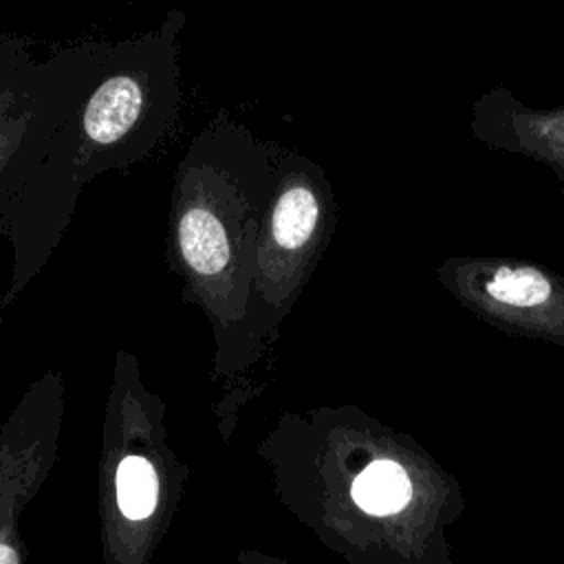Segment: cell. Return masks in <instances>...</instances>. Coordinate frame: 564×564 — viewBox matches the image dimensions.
Here are the masks:
<instances>
[{
    "mask_svg": "<svg viewBox=\"0 0 564 564\" xmlns=\"http://www.w3.org/2000/svg\"><path fill=\"white\" fill-rule=\"evenodd\" d=\"M4 145H7V130H4L2 115H0V159H2V154H4Z\"/></svg>",
    "mask_w": 564,
    "mask_h": 564,
    "instance_id": "cell-9",
    "label": "cell"
},
{
    "mask_svg": "<svg viewBox=\"0 0 564 564\" xmlns=\"http://www.w3.org/2000/svg\"><path fill=\"white\" fill-rule=\"evenodd\" d=\"M64 386L40 377L0 430V564H24L20 516L44 485L62 434Z\"/></svg>",
    "mask_w": 564,
    "mask_h": 564,
    "instance_id": "cell-5",
    "label": "cell"
},
{
    "mask_svg": "<svg viewBox=\"0 0 564 564\" xmlns=\"http://www.w3.org/2000/svg\"><path fill=\"white\" fill-rule=\"evenodd\" d=\"M238 564H289L282 557L275 555H264L260 551H240L238 553Z\"/></svg>",
    "mask_w": 564,
    "mask_h": 564,
    "instance_id": "cell-8",
    "label": "cell"
},
{
    "mask_svg": "<svg viewBox=\"0 0 564 564\" xmlns=\"http://www.w3.org/2000/svg\"><path fill=\"white\" fill-rule=\"evenodd\" d=\"M163 401L119 350L99 458V527L106 564H152L181 500L187 467L167 443Z\"/></svg>",
    "mask_w": 564,
    "mask_h": 564,
    "instance_id": "cell-2",
    "label": "cell"
},
{
    "mask_svg": "<svg viewBox=\"0 0 564 564\" xmlns=\"http://www.w3.org/2000/svg\"><path fill=\"white\" fill-rule=\"evenodd\" d=\"M471 132L491 150L544 163L564 192V104L527 106L509 88L496 86L474 101Z\"/></svg>",
    "mask_w": 564,
    "mask_h": 564,
    "instance_id": "cell-6",
    "label": "cell"
},
{
    "mask_svg": "<svg viewBox=\"0 0 564 564\" xmlns=\"http://www.w3.org/2000/svg\"><path fill=\"white\" fill-rule=\"evenodd\" d=\"M436 280L467 311L507 335L564 346V278L500 256H449Z\"/></svg>",
    "mask_w": 564,
    "mask_h": 564,
    "instance_id": "cell-4",
    "label": "cell"
},
{
    "mask_svg": "<svg viewBox=\"0 0 564 564\" xmlns=\"http://www.w3.org/2000/svg\"><path fill=\"white\" fill-rule=\"evenodd\" d=\"M143 108V93L134 77L115 75L90 97L84 130L95 143H115L130 132Z\"/></svg>",
    "mask_w": 564,
    "mask_h": 564,
    "instance_id": "cell-7",
    "label": "cell"
},
{
    "mask_svg": "<svg viewBox=\"0 0 564 564\" xmlns=\"http://www.w3.org/2000/svg\"><path fill=\"white\" fill-rule=\"evenodd\" d=\"M300 434L295 511L322 542L352 564H454L463 489L410 434L359 408L317 410Z\"/></svg>",
    "mask_w": 564,
    "mask_h": 564,
    "instance_id": "cell-1",
    "label": "cell"
},
{
    "mask_svg": "<svg viewBox=\"0 0 564 564\" xmlns=\"http://www.w3.org/2000/svg\"><path fill=\"white\" fill-rule=\"evenodd\" d=\"M333 227L328 187L315 176L289 174L278 189L256 247L249 337L256 344L289 313L311 278Z\"/></svg>",
    "mask_w": 564,
    "mask_h": 564,
    "instance_id": "cell-3",
    "label": "cell"
}]
</instances>
